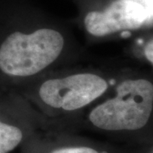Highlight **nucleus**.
I'll list each match as a JSON object with an SVG mask.
<instances>
[{
    "instance_id": "1",
    "label": "nucleus",
    "mask_w": 153,
    "mask_h": 153,
    "mask_svg": "<svg viewBox=\"0 0 153 153\" xmlns=\"http://www.w3.org/2000/svg\"><path fill=\"white\" fill-rule=\"evenodd\" d=\"M153 108V85L143 78L128 79L117 88V95L97 105L88 119L105 131H135L144 128Z\"/></svg>"
},
{
    "instance_id": "2",
    "label": "nucleus",
    "mask_w": 153,
    "mask_h": 153,
    "mask_svg": "<svg viewBox=\"0 0 153 153\" xmlns=\"http://www.w3.org/2000/svg\"><path fill=\"white\" fill-rule=\"evenodd\" d=\"M63 47L64 38L54 29H38L30 34L15 32L0 46V69L10 76H33L51 65Z\"/></svg>"
},
{
    "instance_id": "3",
    "label": "nucleus",
    "mask_w": 153,
    "mask_h": 153,
    "mask_svg": "<svg viewBox=\"0 0 153 153\" xmlns=\"http://www.w3.org/2000/svg\"><path fill=\"white\" fill-rule=\"evenodd\" d=\"M108 83L92 73H78L47 80L39 88V96L47 105L71 111L81 109L101 96Z\"/></svg>"
},
{
    "instance_id": "4",
    "label": "nucleus",
    "mask_w": 153,
    "mask_h": 153,
    "mask_svg": "<svg viewBox=\"0 0 153 153\" xmlns=\"http://www.w3.org/2000/svg\"><path fill=\"white\" fill-rule=\"evenodd\" d=\"M152 13L136 0H117L104 11L88 13L84 25L88 33L95 37L141 27Z\"/></svg>"
},
{
    "instance_id": "5",
    "label": "nucleus",
    "mask_w": 153,
    "mask_h": 153,
    "mask_svg": "<svg viewBox=\"0 0 153 153\" xmlns=\"http://www.w3.org/2000/svg\"><path fill=\"white\" fill-rule=\"evenodd\" d=\"M23 140L20 128L0 120V153H9L15 150Z\"/></svg>"
},
{
    "instance_id": "6",
    "label": "nucleus",
    "mask_w": 153,
    "mask_h": 153,
    "mask_svg": "<svg viewBox=\"0 0 153 153\" xmlns=\"http://www.w3.org/2000/svg\"><path fill=\"white\" fill-rule=\"evenodd\" d=\"M50 153H101L89 146H66L57 148Z\"/></svg>"
},
{
    "instance_id": "7",
    "label": "nucleus",
    "mask_w": 153,
    "mask_h": 153,
    "mask_svg": "<svg viewBox=\"0 0 153 153\" xmlns=\"http://www.w3.org/2000/svg\"><path fill=\"white\" fill-rule=\"evenodd\" d=\"M153 44L152 40H151L150 43H148L147 45L145 48V55L146 57L147 58V60L152 64L153 63Z\"/></svg>"
}]
</instances>
